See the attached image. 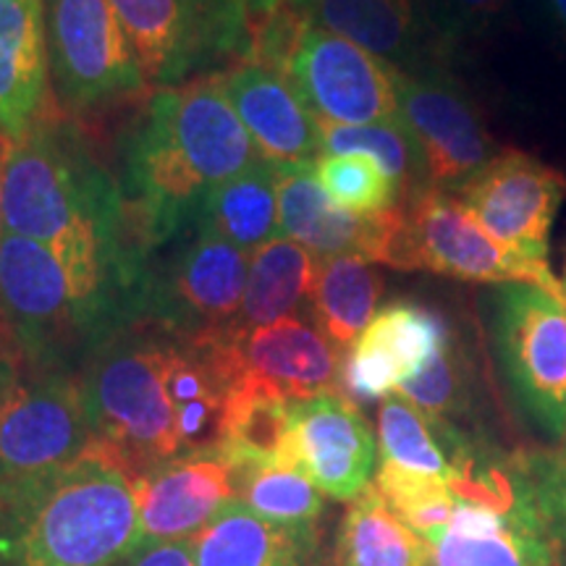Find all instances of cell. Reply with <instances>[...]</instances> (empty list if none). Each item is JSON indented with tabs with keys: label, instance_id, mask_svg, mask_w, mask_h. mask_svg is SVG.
<instances>
[{
	"label": "cell",
	"instance_id": "1",
	"mask_svg": "<svg viewBox=\"0 0 566 566\" xmlns=\"http://www.w3.org/2000/svg\"><path fill=\"white\" fill-rule=\"evenodd\" d=\"M260 163L218 76L155 90L122 139V187L134 237L158 252L195 221L210 192Z\"/></svg>",
	"mask_w": 566,
	"mask_h": 566
},
{
	"label": "cell",
	"instance_id": "2",
	"mask_svg": "<svg viewBox=\"0 0 566 566\" xmlns=\"http://www.w3.org/2000/svg\"><path fill=\"white\" fill-rule=\"evenodd\" d=\"M0 543L17 566H116L142 543L137 475L95 441L0 509Z\"/></svg>",
	"mask_w": 566,
	"mask_h": 566
},
{
	"label": "cell",
	"instance_id": "3",
	"mask_svg": "<svg viewBox=\"0 0 566 566\" xmlns=\"http://www.w3.org/2000/svg\"><path fill=\"white\" fill-rule=\"evenodd\" d=\"M171 336L153 321L126 323L90 352L80 370L95 441L116 451L137 478L179 457L166 384Z\"/></svg>",
	"mask_w": 566,
	"mask_h": 566
},
{
	"label": "cell",
	"instance_id": "4",
	"mask_svg": "<svg viewBox=\"0 0 566 566\" xmlns=\"http://www.w3.org/2000/svg\"><path fill=\"white\" fill-rule=\"evenodd\" d=\"M95 443L80 375L24 359L0 384V509L51 480Z\"/></svg>",
	"mask_w": 566,
	"mask_h": 566
},
{
	"label": "cell",
	"instance_id": "5",
	"mask_svg": "<svg viewBox=\"0 0 566 566\" xmlns=\"http://www.w3.org/2000/svg\"><path fill=\"white\" fill-rule=\"evenodd\" d=\"M0 317L21 359L38 370L80 375L84 359L105 338L55 254L11 231L0 237Z\"/></svg>",
	"mask_w": 566,
	"mask_h": 566
},
{
	"label": "cell",
	"instance_id": "6",
	"mask_svg": "<svg viewBox=\"0 0 566 566\" xmlns=\"http://www.w3.org/2000/svg\"><path fill=\"white\" fill-rule=\"evenodd\" d=\"M247 273V252L226 242L200 216L150 254L142 321L187 338L239 334Z\"/></svg>",
	"mask_w": 566,
	"mask_h": 566
},
{
	"label": "cell",
	"instance_id": "7",
	"mask_svg": "<svg viewBox=\"0 0 566 566\" xmlns=\"http://www.w3.org/2000/svg\"><path fill=\"white\" fill-rule=\"evenodd\" d=\"M147 84L181 87L250 59L242 0H108Z\"/></svg>",
	"mask_w": 566,
	"mask_h": 566
},
{
	"label": "cell",
	"instance_id": "8",
	"mask_svg": "<svg viewBox=\"0 0 566 566\" xmlns=\"http://www.w3.org/2000/svg\"><path fill=\"white\" fill-rule=\"evenodd\" d=\"M53 108L76 122L145 95V76L108 0H45Z\"/></svg>",
	"mask_w": 566,
	"mask_h": 566
},
{
	"label": "cell",
	"instance_id": "9",
	"mask_svg": "<svg viewBox=\"0 0 566 566\" xmlns=\"http://www.w3.org/2000/svg\"><path fill=\"white\" fill-rule=\"evenodd\" d=\"M386 265L472 283H533L566 300L564 283L556 281L548 263H533L506 250L454 195L441 189H424L401 205V223Z\"/></svg>",
	"mask_w": 566,
	"mask_h": 566
},
{
	"label": "cell",
	"instance_id": "10",
	"mask_svg": "<svg viewBox=\"0 0 566 566\" xmlns=\"http://www.w3.org/2000/svg\"><path fill=\"white\" fill-rule=\"evenodd\" d=\"M430 566H556L525 470L488 467L459 488L449 527L430 541Z\"/></svg>",
	"mask_w": 566,
	"mask_h": 566
},
{
	"label": "cell",
	"instance_id": "11",
	"mask_svg": "<svg viewBox=\"0 0 566 566\" xmlns=\"http://www.w3.org/2000/svg\"><path fill=\"white\" fill-rule=\"evenodd\" d=\"M493 336L509 386L548 433L566 430V300L504 283L493 296Z\"/></svg>",
	"mask_w": 566,
	"mask_h": 566
},
{
	"label": "cell",
	"instance_id": "12",
	"mask_svg": "<svg viewBox=\"0 0 566 566\" xmlns=\"http://www.w3.org/2000/svg\"><path fill=\"white\" fill-rule=\"evenodd\" d=\"M283 80L317 122L365 126L399 116L401 71L315 24L302 32Z\"/></svg>",
	"mask_w": 566,
	"mask_h": 566
},
{
	"label": "cell",
	"instance_id": "13",
	"mask_svg": "<svg viewBox=\"0 0 566 566\" xmlns=\"http://www.w3.org/2000/svg\"><path fill=\"white\" fill-rule=\"evenodd\" d=\"M566 195V176L535 155L504 147L454 197L499 244L533 263H548L551 231Z\"/></svg>",
	"mask_w": 566,
	"mask_h": 566
},
{
	"label": "cell",
	"instance_id": "14",
	"mask_svg": "<svg viewBox=\"0 0 566 566\" xmlns=\"http://www.w3.org/2000/svg\"><path fill=\"white\" fill-rule=\"evenodd\" d=\"M396 118L420 147L430 189L454 195L499 153L475 101L449 66L401 74Z\"/></svg>",
	"mask_w": 566,
	"mask_h": 566
},
{
	"label": "cell",
	"instance_id": "15",
	"mask_svg": "<svg viewBox=\"0 0 566 566\" xmlns=\"http://www.w3.org/2000/svg\"><path fill=\"white\" fill-rule=\"evenodd\" d=\"M286 467L323 495L354 501L370 485L378 443L370 424L342 391L292 401Z\"/></svg>",
	"mask_w": 566,
	"mask_h": 566
},
{
	"label": "cell",
	"instance_id": "16",
	"mask_svg": "<svg viewBox=\"0 0 566 566\" xmlns=\"http://www.w3.org/2000/svg\"><path fill=\"white\" fill-rule=\"evenodd\" d=\"M438 310L415 300L384 304L342 363V394L352 401L386 399L451 342Z\"/></svg>",
	"mask_w": 566,
	"mask_h": 566
},
{
	"label": "cell",
	"instance_id": "17",
	"mask_svg": "<svg viewBox=\"0 0 566 566\" xmlns=\"http://www.w3.org/2000/svg\"><path fill=\"white\" fill-rule=\"evenodd\" d=\"M310 24L354 42L401 74L449 66L454 48L422 0H286Z\"/></svg>",
	"mask_w": 566,
	"mask_h": 566
},
{
	"label": "cell",
	"instance_id": "18",
	"mask_svg": "<svg viewBox=\"0 0 566 566\" xmlns=\"http://www.w3.org/2000/svg\"><path fill=\"white\" fill-rule=\"evenodd\" d=\"M218 84L265 166L273 171L315 166L321 124L281 74L258 63H237L218 74Z\"/></svg>",
	"mask_w": 566,
	"mask_h": 566
},
{
	"label": "cell",
	"instance_id": "19",
	"mask_svg": "<svg viewBox=\"0 0 566 566\" xmlns=\"http://www.w3.org/2000/svg\"><path fill=\"white\" fill-rule=\"evenodd\" d=\"M275 195L281 237L307 247L317 260L359 254L370 263L386 265L388 247L401 223V208L375 216L336 208L317 184L315 166L275 171Z\"/></svg>",
	"mask_w": 566,
	"mask_h": 566
},
{
	"label": "cell",
	"instance_id": "20",
	"mask_svg": "<svg viewBox=\"0 0 566 566\" xmlns=\"http://www.w3.org/2000/svg\"><path fill=\"white\" fill-rule=\"evenodd\" d=\"M233 499V472L221 454L163 462L137 478L142 541L192 537Z\"/></svg>",
	"mask_w": 566,
	"mask_h": 566
},
{
	"label": "cell",
	"instance_id": "21",
	"mask_svg": "<svg viewBox=\"0 0 566 566\" xmlns=\"http://www.w3.org/2000/svg\"><path fill=\"white\" fill-rule=\"evenodd\" d=\"M51 111L45 0H0V139L24 137Z\"/></svg>",
	"mask_w": 566,
	"mask_h": 566
},
{
	"label": "cell",
	"instance_id": "22",
	"mask_svg": "<svg viewBox=\"0 0 566 566\" xmlns=\"http://www.w3.org/2000/svg\"><path fill=\"white\" fill-rule=\"evenodd\" d=\"M244 370L268 380L292 401L342 391V354L313 323L296 315L237 334Z\"/></svg>",
	"mask_w": 566,
	"mask_h": 566
},
{
	"label": "cell",
	"instance_id": "23",
	"mask_svg": "<svg viewBox=\"0 0 566 566\" xmlns=\"http://www.w3.org/2000/svg\"><path fill=\"white\" fill-rule=\"evenodd\" d=\"M192 543L197 566H307L317 533L275 525L233 499Z\"/></svg>",
	"mask_w": 566,
	"mask_h": 566
},
{
	"label": "cell",
	"instance_id": "24",
	"mask_svg": "<svg viewBox=\"0 0 566 566\" xmlns=\"http://www.w3.org/2000/svg\"><path fill=\"white\" fill-rule=\"evenodd\" d=\"M289 409L292 399H286L268 380L244 370L226 401L218 454L231 464V470L286 467L289 424H292Z\"/></svg>",
	"mask_w": 566,
	"mask_h": 566
},
{
	"label": "cell",
	"instance_id": "25",
	"mask_svg": "<svg viewBox=\"0 0 566 566\" xmlns=\"http://www.w3.org/2000/svg\"><path fill=\"white\" fill-rule=\"evenodd\" d=\"M317 263L307 247L289 237H275L250 254L239 334L265 328L283 317L307 315Z\"/></svg>",
	"mask_w": 566,
	"mask_h": 566
},
{
	"label": "cell",
	"instance_id": "26",
	"mask_svg": "<svg viewBox=\"0 0 566 566\" xmlns=\"http://www.w3.org/2000/svg\"><path fill=\"white\" fill-rule=\"evenodd\" d=\"M384 294V275L359 254H338L317 263L307 315L336 349H352L373 321Z\"/></svg>",
	"mask_w": 566,
	"mask_h": 566
},
{
	"label": "cell",
	"instance_id": "27",
	"mask_svg": "<svg viewBox=\"0 0 566 566\" xmlns=\"http://www.w3.org/2000/svg\"><path fill=\"white\" fill-rule=\"evenodd\" d=\"M336 566H430V543L367 485L346 509L336 535Z\"/></svg>",
	"mask_w": 566,
	"mask_h": 566
},
{
	"label": "cell",
	"instance_id": "28",
	"mask_svg": "<svg viewBox=\"0 0 566 566\" xmlns=\"http://www.w3.org/2000/svg\"><path fill=\"white\" fill-rule=\"evenodd\" d=\"M202 218L221 233L226 242L250 254L271 239L281 237L273 168L260 160L212 189L205 202Z\"/></svg>",
	"mask_w": 566,
	"mask_h": 566
},
{
	"label": "cell",
	"instance_id": "29",
	"mask_svg": "<svg viewBox=\"0 0 566 566\" xmlns=\"http://www.w3.org/2000/svg\"><path fill=\"white\" fill-rule=\"evenodd\" d=\"M317 124H321V155H370L399 184L401 205L412 200L415 195L424 192V189H430L420 147H417L412 134L401 126L399 118L365 126H344L328 122Z\"/></svg>",
	"mask_w": 566,
	"mask_h": 566
},
{
	"label": "cell",
	"instance_id": "30",
	"mask_svg": "<svg viewBox=\"0 0 566 566\" xmlns=\"http://www.w3.org/2000/svg\"><path fill=\"white\" fill-rule=\"evenodd\" d=\"M233 472V495L275 525L317 533L323 493L289 467H252Z\"/></svg>",
	"mask_w": 566,
	"mask_h": 566
},
{
	"label": "cell",
	"instance_id": "31",
	"mask_svg": "<svg viewBox=\"0 0 566 566\" xmlns=\"http://www.w3.org/2000/svg\"><path fill=\"white\" fill-rule=\"evenodd\" d=\"M315 179L336 208L357 216L401 208L399 184L370 155H321L315 163Z\"/></svg>",
	"mask_w": 566,
	"mask_h": 566
},
{
	"label": "cell",
	"instance_id": "32",
	"mask_svg": "<svg viewBox=\"0 0 566 566\" xmlns=\"http://www.w3.org/2000/svg\"><path fill=\"white\" fill-rule=\"evenodd\" d=\"M375 488L391 512L428 543L449 527L457 509V493L446 480L417 475L388 462H380Z\"/></svg>",
	"mask_w": 566,
	"mask_h": 566
},
{
	"label": "cell",
	"instance_id": "33",
	"mask_svg": "<svg viewBox=\"0 0 566 566\" xmlns=\"http://www.w3.org/2000/svg\"><path fill=\"white\" fill-rule=\"evenodd\" d=\"M399 396L409 405L436 420L449 422L454 415H462L470 401V363L454 336L441 354H436L415 378L399 386Z\"/></svg>",
	"mask_w": 566,
	"mask_h": 566
},
{
	"label": "cell",
	"instance_id": "34",
	"mask_svg": "<svg viewBox=\"0 0 566 566\" xmlns=\"http://www.w3.org/2000/svg\"><path fill=\"white\" fill-rule=\"evenodd\" d=\"M525 478L548 537L556 548H566V459H533L525 470Z\"/></svg>",
	"mask_w": 566,
	"mask_h": 566
},
{
	"label": "cell",
	"instance_id": "35",
	"mask_svg": "<svg viewBox=\"0 0 566 566\" xmlns=\"http://www.w3.org/2000/svg\"><path fill=\"white\" fill-rule=\"evenodd\" d=\"M438 34L457 51L459 42L478 38L504 11L506 0H422Z\"/></svg>",
	"mask_w": 566,
	"mask_h": 566
},
{
	"label": "cell",
	"instance_id": "36",
	"mask_svg": "<svg viewBox=\"0 0 566 566\" xmlns=\"http://www.w3.org/2000/svg\"><path fill=\"white\" fill-rule=\"evenodd\" d=\"M116 566H197L192 537L176 541H142L124 562Z\"/></svg>",
	"mask_w": 566,
	"mask_h": 566
},
{
	"label": "cell",
	"instance_id": "37",
	"mask_svg": "<svg viewBox=\"0 0 566 566\" xmlns=\"http://www.w3.org/2000/svg\"><path fill=\"white\" fill-rule=\"evenodd\" d=\"M21 359V352L17 342H13V336L9 334V328H6L3 317H0V384L6 380V375H9L13 367L19 365Z\"/></svg>",
	"mask_w": 566,
	"mask_h": 566
},
{
	"label": "cell",
	"instance_id": "38",
	"mask_svg": "<svg viewBox=\"0 0 566 566\" xmlns=\"http://www.w3.org/2000/svg\"><path fill=\"white\" fill-rule=\"evenodd\" d=\"M242 3L247 9V17H250V40H252V32L258 30L268 17H273L286 0H242Z\"/></svg>",
	"mask_w": 566,
	"mask_h": 566
},
{
	"label": "cell",
	"instance_id": "39",
	"mask_svg": "<svg viewBox=\"0 0 566 566\" xmlns=\"http://www.w3.org/2000/svg\"><path fill=\"white\" fill-rule=\"evenodd\" d=\"M537 6L548 24L566 40V0H537Z\"/></svg>",
	"mask_w": 566,
	"mask_h": 566
},
{
	"label": "cell",
	"instance_id": "40",
	"mask_svg": "<svg viewBox=\"0 0 566 566\" xmlns=\"http://www.w3.org/2000/svg\"><path fill=\"white\" fill-rule=\"evenodd\" d=\"M3 158H6V142L0 139V237H3Z\"/></svg>",
	"mask_w": 566,
	"mask_h": 566
},
{
	"label": "cell",
	"instance_id": "41",
	"mask_svg": "<svg viewBox=\"0 0 566 566\" xmlns=\"http://www.w3.org/2000/svg\"><path fill=\"white\" fill-rule=\"evenodd\" d=\"M564 294H566V273H564Z\"/></svg>",
	"mask_w": 566,
	"mask_h": 566
}]
</instances>
